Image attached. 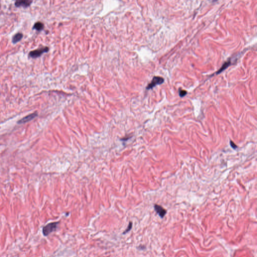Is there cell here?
Segmentation results:
<instances>
[{
  "mask_svg": "<svg viewBox=\"0 0 257 257\" xmlns=\"http://www.w3.org/2000/svg\"><path fill=\"white\" fill-rule=\"evenodd\" d=\"M59 222H53L46 225L43 227L42 233L44 236L47 237L52 232L55 231L58 227Z\"/></svg>",
  "mask_w": 257,
  "mask_h": 257,
  "instance_id": "1",
  "label": "cell"
},
{
  "mask_svg": "<svg viewBox=\"0 0 257 257\" xmlns=\"http://www.w3.org/2000/svg\"><path fill=\"white\" fill-rule=\"evenodd\" d=\"M32 1L29 0H21V1H17L15 3V5L17 7H23L24 8H27L31 5L32 3Z\"/></svg>",
  "mask_w": 257,
  "mask_h": 257,
  "instance_id": "5",
  "label": "cell"
},
{
  "mask_svg": "<svg viewBox=\"0 0 257 257\" xmlns=\"http://www.w3.org/2000/svg\"><path fill=\"white\" fill-rule=\"evenodd\" d=\"M230 142H231V143H230V144H231V147L233 148L234 149H236V148H237V146L233 142H232L231 141H230Z\"/></svg>",
  "mask_w": 257,
  "mask_h": 257,
  "instance_id": "12",
  "label": "cell"
},
{
  "mask_svg": "<svg viewBox=\"0 0 257 257\" xmlns=\"http://www.w3.org/2000/svg\"><path fill=\"white\" fill-rule=\"evenodd\" d=\"M23 37V34L21 33H18L17 34H15L13 38H12V42L14 44H16L18 42L22 40V38Z\"/></svg>",
  "mask_w": 257,
  "mask_h": 257,
  "instance_id": "7",
  "label": "cell"
},
{
  "mask_svg": "<svg viewBox=\"0 0 257 257\" xmlns=\"http://www.w3.org/2000/svg\"><path fill=\"white\" fill-rule=\"evenodd\" d=\"M37 116V113L35 112L34 113L30 114L29 115L26 116L24 118H22L21 120H19L18 122V124H23V123H26L27 122H29L30 121L34 119Z\"/></svg>",
  "mask_w": 257,
  "mask_h": 257,
  "instance_id": "4",
  "label": "cell"
},
{
  "mask_svg": "<svg viewBox=\"0 0 257 257\" xmlns=\"http://www.w3.org/2000/svg\"><path fill=\"white\" fill-rule=\"evenodd\" d=\"M49 50V48H48V47H44L42 48H39L36 50L30 51L29 54V56L32 58H38L44 53L48 52Z\"/></svg>",
  "mask_w": 257,
  "mask_h": 257,
  "instance_id": "2",
  "label": "cell"
},
{
  "mask_svg": "<svg viewBox=\"0 0 257 257\" xmlns=\"http://www.w3.org/2000/svg\"><path fill=\"white\" fill-rule=\"evenodd\" d=\"M132 227H133V223H132V222L130 221L129 223V225H128V227L126 229V230L123 232V234L125 235V234H126V233H128L129 231H130L131 229H132Z\"/></svg>",
  "mask_w": 257,
  "mask_h": 257,
  "instance_id": "10",
  "label": "cell"
},
{
  "mask_svg": "<svg viewBox=\"0 0 257 257\" xmlns=\"http://www.w3.org/2000/svg\"><path fill=\"white\" fill-rule=\"evenodd\" d=\"M187 94V92L184 90H181L179 91V96L180 97H183Z\"/></svg>",
  "mask_w": 257,
  "mask_h": 257,
  "instance_id": "11",
  "label": "cell"
},
{
  "mask_svg": "<svg viewBox=\"0 0 257 257\" xmlns=\"http://www.w3.org/2000/svg\"><path fill=\"white\" fill-rule=\"evenodd\" d=\"M230 64H231V61H230V60L227 61V62H225V63L223 65L222 67L221 68V69L217 72V74H220L221 72H223V70L225 69H226V68L230 65Z\"/></svg>",
  "mask_w": 257,
  "mask_h": 257,
  "instance_id": "9",
  "label": "cell"
},
{
  "mask_svg": "<svg viewBox=\"0 0 257 257\" xmlns=\"http://www.w3.org/2000/svg\"><path fill=\"white\" fill-rule=\"evenodd\" d=\"M164 82V80L163 78L160 77V76H154L153 80H152L151 82L148 84L147 86L146 87L147 90H150L152 89L157 85L161 84Z\"/></svg>",
  "mask_w": 257,
  "mask_h": 257,
  "instance_id": "3",
  "label": "cell"
},
{
  "mask_svg": "<svg viewBox=\"0 0 257 257\" xmlns=\"http://www.w3.org/2000/svg\"><path fill=\"white\" fill-rule=\"evenodd\" d=\"M154 208L156 212L159 215L160 217L163 218L166 213V210L160 205L155 204L154 205Z\"/></svg>",
  "mask_w": 257,
  "mask_h": 257,
  "instance_id": "6",
  "label": "cell"
},
{
  "mask_svg": "<svg viewBox=\"0 0 257 257\" xmlns=\"http://www.w3.org/2000/svg\"><path fill=\"white\" fill-rule=\"evenodd\" d=\"M44 28V24L42 22H37L35 23L33 27V29H35L37 31H41Z\"/></svg>",
  "mask_w": 257,
  "mask_h": 257,
  "instance_id": "8",
  "label": "cell"
}]
</instances>
